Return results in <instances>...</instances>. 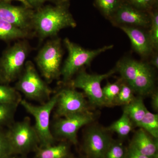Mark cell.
Returning a JSON list of instances; mask_svg holds the SVG:
<instances>
[{
  "instance_id": "6da1fadb",
  "label": "cell",
  "mask_w": 158,
  "mask_h": 158,
  "mask_svg": "<svg viewBox=\"0 0 158 158\" xmlns=\"http://www.w3.org/2000/svg\"><path fill=\"white\" fill-rule=\"evenodd\" d=\"M69 0L43 6L34 9L33 17V31L41 43L46 38L56 37L62 29L75 28L76 22L69 10Z\"/></svg>"
},
{
  "instance_id": "7a4b0ae2",
  "label": "cell",
  "mask_w": 158,
  "mask_h": 158,
  "mask_svg": "<svg viewBox=\"0 0 158 158\" xmlns=\"http://www.w3.org/2000/svg\"><path fill=\"white\" fill-rule=\"evenodd\" d=\"M116 69L133 91L142 96L152 92L154 76L148 64L133 59H124L118 62Z\"/></svg>"
},
{
  "instance_id": "3957f363",
  "label": "cell",
  "mask_w": 158,
  "mask_h": 158,
  "mask_svg": "<svg viewBox=\"0 0 158 158\" xmlns=\"http://www.w3.org/2000/svg\"><path fill=\"white\" fill-rule=\"evenodd\" d=\"M32 48L27 39L18 40L0 57V83L8 84L18 78Z\"/></svg>"
},
{
  "instance_id": "277c9868",
  "label": "cell",
  "mask_w": 158,
  "mask_h": 158,
  "mask_svg": "<svg viewBox=\"0 0 158 158\" xmlns=\"http://www.w3.org/2000/svg\"><path fill=\"white\" fill-rule=\"evenodd\" d=\"M58 93L50 98L47 102L40 106L32 104L27 100L21 99L20 104L34 117V127L40 142V147H45L55 144L56 138L50 128L51 113L56 105Z\"/></svg>"
},
{
  "instance_id": "5b68a950",
  "label": "cell",
  "mask_w": 158,
  "mask_h": 158,
  "mask_svg": "<svg viewBox=\"0 0 158 158\" xmlns=\"http://www.w3.org/2000/svg\"><path fill=\"white\" fill-rule=\"evenodd\" d=\"M63 51L60 38L48 40L35 57V62L46 81L50 82L61 76Z\"/></svg>"
},
{
  "instance_id": "8992f818",
  "label": "cell",
  "mask_w": 158,
  "mask_h": 158,
  "mask_svg": "<svg viewBox=\"0 0 158 158\" xmlns=\"http://www.w3.org/2000/svg\"><path fill=\"white\" fill-rule=\"evenodd\" d=\"M6 134L12 156L35 152L40 146L38 136L29 118L13 123Z\"/></svg>"
},
{
  "instance_id": "52a82bcc",
  "label": "cell",
  "mask_w": 158,
  "mask_h": 158,
  "mask_svg": "<svg viewBox=\"0 0 158 158\" xmlns=\"http://www.w3.org/2000/svg\"><path fill=\"white\" fill-rule=\"evenodd\" d=\"M64 44L68 56L61 70L64 83H69L75 74L85 65H90L94 58L102 53L111 49L113 45L105 46L98 49H86L81 46L71 41L68 38L64 40Z\"/></svg>"
},
{
  "instance_id": "ba28073f",
  "label": "cell",
  "mask_w": 158,
  "mask_h": 158,
  "mask_svg": "<svg viewBox=\"0 0 158 158\" xmlns=\"http://www.w3.org/2000/svg\"><path fill=\"white\" fill-rule=\"evenodd\" d=\"M15 88L26 98L37 101L48 100L52 93L50 88L40 77L31 61L26 62Z\"/></svg>"
},
{
  "instance_id": "9c48e42d",
  "label": "cell",
  "mask_w": 158,
  "mask_h": 158,
  "mask_svg": "<svg viewBox=\"0 0 158 158\" xmlns=\"http://www.w3.org/2000/svg\"><path fill=\"white\" fill-rule=\"evenodd\" d=\"M116 70V69H113L104 74H90L85 70H81L76 78L69 82V86L84 90L89 102L93 106H106L101 84L103 80L108 78L115 73Z\"/></svg>"
},
{
  "instance_id": "30bf717a",
  "label": "cell",
  "mask_w": 158,
  "mask_h": 158,
  "mask_svg": "<svg viewBox=\"0 0 158 158\" xmlns=\"http://www.w3.org/2000/svg\"><path fill=\"white\" fill-rule=\"evenodd\" d=\"M94 115L87 111L63 117L54 123L52 132L55 138L66 139L76 144L77 143V134L82 127L92 122Z\"/></svg>"
},
{
  "instance_id": "8fae6325",
  "label": "cell",
  "mask_w": 158,
  "mask_h": 158,
  "mask_svg": "<svg viewBox=\"0 0 158 158\" xmlns=\"http://www.w3.org/2000/svg\"><path fill=\"white\" fill-rule=\"evenodd\" d=\"M56 113L59 117L88 111V105L84 94L75 88H63L58 91Z\"/></svg>"
},
{
  "instance_id": "7c38bea8",
  "label": "cell",
  "mask_w": 158,
  "mask_h": 158,
  "mask_svg": "<svg viewBox=\"0 0 158 158\" xmlns=\"http://www.w3.org/2000/svg\"><path fill=\"white\" fill-rule=\"evenodd\" d=\"M34 12V9L23 5L14 6L11 2L0 0V19L34 33L32 21Z\"/></svg>"
},
{
  "instance_id": "4fadbf2b",
  "label": "cell",
  "mask_w": 158,
  "mask_h": 158,
  "mask_svg": "<svg viewBox=\"0 0 158 158\" xmlns=\"http://www.w3.org/2000/svg\"><path fill=\"white\" fill-rule=\"evenodd\" d=\"M110 19L115 23L121 26L147 27L150 25L148 13L123 2Z\"/></svg>"
},
{
  "instance_id": "5bb4252c",
  "label": "cell",
  "mask_w": 158,
  "mask_h": 158,
  "mask_svg": "<svg viewBox=\"0 0 158 158\" xmlns=\"http://www.w3.org/2000/svg\"><path fill=\"white\" fill-rule=\"evenodd\" d=\"M112 140L100 128H90L85 137L84 149L88 157L104 158Z\"/></svg>"
},
{
  "instance_id": "9a60e30c",
  "label": "cell",
  "mask_w": 158,
  "mask_h": 158,
  "mask_svg": "<svg viewBox=\"0 0 158 158\" xmlns=\"http://www.w3.org/2000/svg\"><path fill=\"white\" fill-rule=\"evenodd\" d=\"M120 28L129 37L133 48L142 57H147L152 53L153 49L148 34L141 29L134 27L120 26Z\"/></svg>"
},
{
  "instance_id": "2e32d148",
  "label": "cell",
  "mask_w": 158,
  "mask_h": 158,
  "mask_svg": "<svg viewBox=\"0 0 158 158\" xmlns=\"http://www.w3.org/2000/svg\"><path fill=\"white\" fill-rule=\"evenodd\" d=\"M130 145L144 155L158 158L157 139L153 138L143 129L136 132Z\"/></svg>"
},
{
  "instance_id": "e0dca14e",
  "label": "cell",
  "mask_w": 158,
  "mask_h": 158,
  "mask_svg": "<svg viewBox=\"0 0 158 158\" xmlns=\"http://www.w3.org/2000/svg\"><path fill=\"white\" fill-rule=\"evenodd\" d=\"M34 37V33L25 31L11 23L0 19V40L9 43L19 40H28Z\"/></svg>"
},
{
  "instance_id": "ac0fdd59",
  "label": "cell",
  "mask_w": 158,
  "mask_h": 158,
  "mask_svg": "<svg viewBox=\"0 0 158 158\" xmlns=\"http://www.w3.org/2000/svg\"><path fill=\"white\" fill-rule=\"evenodd\" d=\"M35 158H68L69 148L68 144L62 143L45 147H39L35 150Z\"/></svg>"
},
{
  "instance_id": "d6986e66",
  "label": "cell",
  "mask_w": 158,
  "mask_h": 158,
  "mask_svg": "<svg viewBox=\"0 0 158 158\" xmlns=\"http://www.w3.org/2000/svg\"><path fill=\"white\" fill-rule=\"evenodd\" d=\"M147 110L141 97L135 98L130 103L124 106L123 109V111L137 126L144 118Z\"/></svg>"
},
{
  "instance_id": "ffe728a7",
  "label": "cell",
  "mask_w": 158,
  "mask_h": 158,
  "mask_svg": "<svg viewBox=\"0 0 158 158\" xmlns=\"http://www.w3.org/2000/svg\"><path fill=\"white\" fill-rule=\"evenodd\" d=\"M143 129L153 138H158V115L153 114L147 110L145 116L137 125Z\"/></svg>"
},
{
  "instance_id": "44dd1931",
  "label": "cell",
  "mask_w": 158,
  "mask_h": 158,
  "mask_svg": "<svg viewBox=\"0 0 158 158\" xmlns=\"http://www.w3.org/2000/svg\"><path fill=\"white\" fill-rule=\"evenodd\" d=\"M132 129V123L127 113L123 111L122 116L108 128V131L115 132L120 137H125L129 134Z\"/></svg>"
},
{
  "instance_id": "7402d4cb",
  "label": "cell",
  "mask_w": 158,
  "mask_h": 158,
  "mask_svg": "<svg viewBox=\"0 0 158 158\" xmlns=\"http://www.w3.org/2000/svg\"><path fill=\"white\" fill-rule=\"evenodd\" d=\"M21 100L18 91L15 88L0 83V104L19 105Z\"/></svg>"
},
{
  "instance_id": "603a6c76",
  "label": "cell",
  "mask_w": 158,
  "mask_h": 158,
  "mask_svg": "<svg viewBox=\"0 0 158 158\" xmlns=\"http://www.w3.org/2000/svg\"><path fill=\"white\" fill-rule=\"evenodd\" d=\"M95 2L104 15L110 19L123 2L122 0H95Z\"/></svg>"
},
{
  "instance_id": "cb8c5ba5",
  "label": "cell",
  "mask_w": 158,
  "mask_h": 158,
  "mask_svg": "<svg viewBox=\"0 0 158 158\" xmlns=\"http://www.w3.org/2000/svg\"><path fill=\"white\" fill-rule=\"evenodd\" d=\"M150 18V30L148 36L153 49H157L158 47V12L150 11L148 12Z\"/></svg>"
},
{
  "instance_id": "d4e9b609",
  "label": "cell",
  "mask_w": 158,
  "mask_h": 158,
  "mask_svg": "<svg viewBox=\"0 0 158 158\" xmlns=\"http://www.w3.org/2000/svg\"><path fill=\"white\" fill-rule=\"evenodd\" d=\"M120 87L121 85L118 83L112 84L108 82L106 85L102 88L106 106H111L114 104L120 90Z\"/></svg>"
},
{
  "instance_id": "484cf974",
  "label": "cell",
  "mask_w": 158,
  "mask_h": 158,
  "mask_svg": "<svg viewBox=\"0 0 158 158\" xmlns=\"http://www.w3.org/2000/svg\"><path fill=\"white\" fill-rule=\"evenodd\" d=\"M18 105L0 104V126L10 123Z\"/></svg>"
},
{
  "instance_id": "4316f807",
  "label": "cell",
  "mask_w": 158,
  "mask_h": 158,
  "mask_svg": "<svg viewBox=\"0 0 158 158\" xmlns=\"http://www.w3.org/2000/svg\"><path fill=\"white\" fill-rule=\"evenodd\" d=\"M134 91L127 84L121 85L120 90L115 102L117 105H125L130 103L134 98Z\"/></svg>"
},
{
  "instance_id": "83f0119b",
  "label": "cell",
  "mask_w": 158,
  "mask_h": 158,
  "mask_svg": "<svg viewBox=\"0 0 158 158\" xmlns=\"http://www.w3.org/2000/svg\"><path fill=\"white\" fill-rule=\"evenodd\" d=\"M126 153L122 143L112 141L104 158H126Z\"/></svg>"
},
{
  "instance_id": "f1b7e54d",
  "label": "cell",
  "mask_w": 158,
  "mask_h": 158,
  "mask_svg": "<svg viewBox=\"0 0 158 158\" xmlns=\"http://www.w3.org/2000/svg\"><path fill=\"white\" fill-rule=\"evenodd\" d=\"M136 9L148 12L151 11L154 6H156L154 0H123Z\"/></svg>"
},
{
  "instance_id": "f546056e",
  "label": "cell",
  "mask_w": 158,
  "mask_h": 158,
  "mask_svg": "<svg viewBox=\"0 0 158 158\" xmlns=\"http://www.w3.org/2000/svg\"><path fill=\"white\" fill-rule=\"evenodd\" d=\"M10 156H12L6 132H5L0 130V158Z\"/></svg>"
},
{
  "instance_id": "4dcf8cb0",
  "label": "cell",
  "mask_w": 158,
  "mask_h": 158,
  "mask_svg": "<svg viewBox=\"0 0 158 158\" xmlns=\"http://www.w3.org/2000/svg\"><path fill=\"white\" fill-rule=\"evenodd\" d=\"M62 0H27L31 8L34 9H37L39 7L44 6V4L46 2H50L53 4L62 2Z\"/></svg>"
},
{
  "instance_id": "1f68e13d",
  "label": "cell",
  "mask_w": 158,
  "mask_h": 158,
  "mask_svg": "<svg viewBox=\"0 0 158 158\" xmlns=\"http://www.w3.org/2000/svg\"><path fill=\"white\" fill-rule=\"evenodd\" d=\"M126 158H153L144 155L139 152L131 145H130L128 149L127 150Z\"/></svg>"
},
{
  "instance_id": "d6a6232c",
  "label": "cell",
  "mask_w": 158,
  "mask_h": 158,
  "mask_svg": "<svg viewBox=\"0 0 158 158\" xmlns=\"http://www.w3.org/2000/svg\"><path fill=\"white\" fill-rule=\"evenodd\" d=\"M152 105L154 110L156 111L158 110V92H154L152 94Z\"/></svg>"
},
{
  "instance_id": "836d02e7",
  "label": "cell",
  "mask_w": 158,
  "mask_h": 158,
  "mask_svg": "<svg viewBox=\"0 0 158 158\" xmlns=\"http://www.w3.org/2000/svg\"><path fill=\"white\" fill-rule=\"evenodd\" d=\"M151 63L152 65L154 66L156 68H158V56L156 54L153 56L151 61Z\"/></svg>"
},
{
  "instance_id": "e575fe53",
  "label": "cell",
  "mask_w": 158,
  "mask_h": 158,
  "mask_svg": "<svg viewBox=\"0 0 158 158\" xmlns=\"http://www.w3.org/2000/svg\"><path fill=\"white\" fill-rule=\"evenodd\" d=\"M4 1L9 2H11L13 1H18V2H20L22 3L23 5V6H25L27 7H29V8H32L28 4V3L27 2V0H4Z\"/></svg>"
},
{
  "instance_id": "d590c367",
  "label": "cell",
  "mask_w": 158,
  "mask_h": 158,
  "mask_svg": "<svg viewBox=\"0 0 158 158\" xmlns=\"http://www.w3.org/2000/svg\"><path fill=\"white\" fill-rule=\"evenodd\" d=\"M12 156H7L1 158H12Z\"/></svg>"
},
{
  "instance_id": "8d00e7d4",
  "label": "cell",
  "mask_w": 158,
  "mask_h": 158,
  "mask_svg": "<svg viewBox=\"0 0 158 158\" xmlns=\"http://www.w3.org/2000/svg\"><path fill=\"white\" fill-rule=\"evenodd\" d=\"M154 1L155 2L156 6V5H157L158 4V0H154Z\"/></svg>"
},
{
  "instance_id": "74e56055",
  "label": "cell",
  "mask_w": 158,
  "mask_h": 158,
  "mask_svg": "<svg viewBox=\"0 0 158 158\" xmlns=\"http://www.w3.org/2000/svg\"><path fill=\"white\" fill-rule=\"evenodd\" d=\"M27 158L24 157H20V158Z\"/></svg>"
}]
</instances>
